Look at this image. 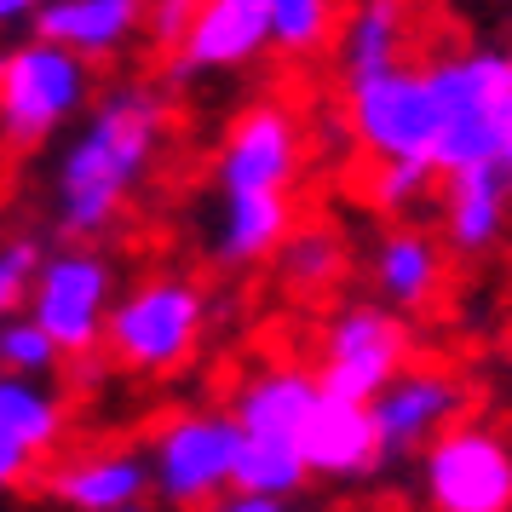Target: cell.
<instances>
[{
	"instance_id": "8",
	"label": "cell",
	"mask_w": 512,
	"mask_h": 512,
	"mask_svg": "<svg viewBox=\"0 0 512 512\" xmlns=\"http://www.w3.org/2000/svg\"><path fill=\"white\" fill-rule=\"evenodd\" d=\"M236 449H242V432L231 409H179L162 420L150 443V489L167 507H213L236 478Z\"/></svg>"
},
{
	"instance_id": "25",
	"label": "cell",
	"mask_w": 512,
	"mask_h": 512,
	"mask_svg": "<svg viewBox=\"0 0 512 512\" xmlns=\"http://www.w3.org/2000/svg\"><path fill=\"white\" fill-rule=\"evenodd\" d=\"M64 357L52 346L41 328L29 323V317H12V323H0V374H18V380H47Z\"/></svg>"
},
{
	"instance_id": "2",
	"label": "cell",
	"mask_w": 512,
	"mask_h": 512,
	"mask_svg": "<svg viewBox=\"0 0 512 512\" xmlns=\"http://www.w3.org/2000/svg\"><path fill=\"white\" fill-rule=\"evenodd\" d=\"M432 87L443 104V133H438V156L432 173L455 179L472 167H501V127L512 110V64L507 52L495 47H466V52H443L426 64Z\"/></svg>"
},
{
	"instance_id": "23",
	"label": "cell",
	"mask_w": 512,
	"mask_h": 512,
	"mask_svg": "<svg viewBox=\"0 0 512 512\" xmlns=\"http://www.w3.org/2000/svg\"><path fill=\"white\" fill-rule=\"evenodd\" d=\"M305 484H311V472H305V461H300V443L242 438L231 489H242V495H271V501H294Z\"/></svg>"
},
{
	"instance_id": "33",
	"label": "cell",
	"mask_w": 512,
	"mask_h": 512,
	"mask_svg": "<svg viewBox=\"0 0 512 512\" xmlns=\"http://www.w3.org/2000/svg\"><path fill=\"white\" fill-rule=\"evenodd\" d=\"M507 64H512V41H507Z\"/></svg>"
},
{
	"instance_id": "16",
	"label": "cell",
	"mask_w": 512,
	"mask_h": 512,
	"mask_svg": "<svg viewBox=\"0 0 512 512\" xmlns=\"http://www.w3.org/2000/svg\"><path fill=\"white\" fill-rule=\"evenodd\" d=\"M35 41L75 52L81 64L116 58L133 47V35L144 29V6L139 0H47L35 6Z\"/></svg>"
},
{
	"instance_id": "15",
	"label": "cell",
	"mask_w": 512,
	"mask_h": 512,
	"mask_svg": "<svg viewBox=\"0 0 512 512\" xmlns=\"http://www.w3.org/2000/svg\"><path fill=\"white\" fill-rule=\"evenodd\" d=\"M317 369L300 363H265V369L242 374V386L231 397V420L242 438H271V443H300L305 420L317 409Z\"/></svg>"
},
{
	"instance_id": "29",
	"label": "cell",
	"mask_w": 512,
	"mask_h": 512,
	"mask_svg": "<svg viewBox=\"0 0 512 512\" xmlns=\"http://www.w3.org/2000/svg\"><path fill=\"white\" fill-rule=\"evenodd\" d=\"M202 512H288V501H271V495H242V489H225L213 507Z\"/></svg>"
},
{
	"instance_id": "4",
	"label": "cell",
	"mask_w": 512,
	"mask_h": 512,
	"mask_svg": "<svg viewBox=\"0 0 512 512\" xmlns=\"http://www.w3.org/2000/svg\"><path fill=\"white\" fill-rule=\"evenodd\" d=\"M202 334H208V294H202V282L162 271V277L133 282L116 300L110 328H104V346H110V357L121 369H133V374H173L196 357Z\"/></svg>"
},
{
	"instance_id": "10",
	"label": "cell",
	"mask_w": 512,
	"mask_h": 512,
	"mask_svg": "<svg viewBox=\"0 0 512 512\" xmlns=\"http://www.w3.org/2000/svg\"><path fill=\"white\" fill-rule=\"evenodd\" d=\"M420 495L432 512H512V443L461 420L432 449H420Z\"/></svg>"
},
{
	"instance_id": "26",
	"label": "cell",
	"mask_w": 512,
	"mask_h": 512,
	"mask_svg": "<svg viewBox=\"0 0 512 512\" xmlns=\"http://www.w3.org/2000/svg\"><path fill=\"white\" fill-rule=\"evenodd\" d=\"M41 248L18 236V242H0V323H12L18 311H29V288H35V271H41Z\"/></svg>"
},
{
	"instance_id": "5",
	"label": "cell",
	"mask_w": 512,
	"mask_h": 512,
	"mask_svg": "<svg viewBox=\"0 0 512 512\" xmlns=\"http://www.w3.org/2000/svg\"><path fill=\"white\" fill-rule=\"evenodd\" d=\"M346 93L351 139L374 156V167H432L443 133V104L426 64H403L374 81L340 87Z\"/></svg>"
},
{
	"instance_id": "13",
	"label": "cell",
	"mask_w": 512,
	"mask_h": 512,
	"mask_svg": "<svg viewBox=\"0 0 512 512\" xmlns=\"http://www.w3.org/2000/svg\"><path fill=\"white\" fill-rule=\"evenodd\" d=\"M300 461L311 478L328 484H351L386 466V443L374 432L369 403H346V397H317V409L300 432Z\"/></svg>"
},
{
	"instance_id": "27",
	"label": "cell",
	"mask_w": 512,
	"mask_h": 512,
	"mask_svg": "<svg viewBox=\"0 0 512 512\" xmlns=\"http://www.w3.org/2000/svg\"><path fill=\"white\" fill-rule=\"evenodd\" d=\"M432 185H438V173H432V167H374L369 196H374V208H380V213H403L409 202H420Z\"/></svg>"
},
{
	"instance_id": "6",
	"label": "cell",
	"mask_w": 512,
	"mask_h": 512,
	"mask_svg": "<svg viewBox=\"0 0 512 512\" xmlns=\"http://www.w3.org/2000/svg\"><path fill=\"white\" fill-rule=\"evenodd\" d=\"M415 357V334L409 323L386 311L380 300H351L323 323V351H317V386L323 397H346V403H374Z\"/></svg>"
},
{
	"instance_id": "12",
	"label": "cell",
	"mask_w": 512,
	"mask_h": 512,
	"mask_svg": "<svg viewBox=\"0 0 512 512\" xmlns=\"http://www.w3.org/2000/svg\"><path fill=\"white\" fill-rule=\"evenodd\" d=\"M369 409H374V432L386 443V461H392V455H409V449H432L449 426H461L466 386L449 369L415 363V369L397 374Z\"/></svg>"
},
{
	"instance_id": "7",
	"label": "cell",
	"mask_w": 512,
	"mask_h": 512,
	"mask_svg": "<svg viewBox=\"0 0 512 512\" xmlns=\"http://www.w3.org/2000/svg\"><path fill=\"white\" fill-rule=\"evenodd\" d=\"M116 300V265L98 248H58L35 271L24 317L58 346V357H87L104 346Z\"/></svg>"
},
{
	"instance_id": "22",
	"label": "cell",
	"mask_w": 512,
	"mask_h": 512,
	"mask_svg": "<svg viewBox=\"0 0 512 512\" xmlns=\"http://www.w3.org/2000/svg\"><path fill=\"white\" fill-rule=\"evenodd\" d=\"M271 265H277V282L294 300H323L346 277V242L328 225H294V236L277 248Z\"/></svg>"
},
{
	"instance_id": "18",
	"label": "cell",
	"mask_w": 512,
	"mask_h": 512,
	"mask_svg": "<svg viewBox=\"0 0 512 512\" xmlns=\"http://www.w3.org/2000/svg\"><path fill=\"white\" fill-rule=\"evenodd\" d=\"M512 225V173L507 167H472L443 179V231L455 254H489L501 248Z\"/></svg>"
},
{
	"instance_id": "19",
	"label": "cell",
	"mask_w": 512,
	"mask_h": 512,
	"mask_svg": "<svg viewBox=\"0 0 512 512\" xmlns=\"http://www.w3.org/2000/svg\"><path fill=\"white\" fill-rule=\"evenodd\" d=\"M334 64H340V87L403 70L409 64V12L392 0H369V6L346 12V24L334 35Z\"/></svg>"
},
{
	"instance_id": "20",
	"label": "cell",
	"mask_w": 512,
	"mask_h": 512,
	"mask_svg": "<svg viewBox=\"0 0 512 512\" xmlns=\"http://www.w3.org/2000/svg\"><path fill=\"white\" fill-rule=\"evenodd\" d=\"M369 277H374L380 305L403 317V311H415V305H426L432 294H438L443 248L426 231H415V225H397V231H386L380 242H374Z\"/></svg>"
},
{
	"instance_id": "14",
	"label": "cell",
	"mask_w": 512,
	"mask_h": 512,
	"mask_svg": "<svg viewBox=\"0 0 512 512\" xmlns=\"http://www.w3.org/2000/svg\"><path fill=\"white\" fill-rule=\"evenodd\" d=\"M64 438V397L41 380L0 374V495L24 484Z\"/></svg>"
},
{
	"instance_id": "32",
	"label": "cell",
	"mask_w": 512,
	"mask_h": 512,
	"mask_svg": "<svg viewBox=\"0 0 512 512\" xmlns=\"http://www.w3.org/2000/svg\"><path fill=\"white\" fill-rule=\"evenodd\" d=\"M127 512H156V507H150V501H139V507H127Z\"/></svg>"
},
{
	"instance_id": "9",
	"label": "cell",
	"mask_w": 512,
	"mask_h": 512,
	"mask_svg": "<svg viewBox=\"0 0 512 512\" xmlns=\"http://www.w3.org/2000/svg\"><path fill=\"white\" fill-rule=\"evenodd\" d=\"M305 133L300 116L282 98H259L225 127L219 139V202H248V196H288L294 202V179H300Z\"/></svg>"
},
{
	"instance_id": "31",
	"label": "cell",
	"mask_w": 512,
	"mask_h": 512,
	"mask_svg": "<svg viewBox=\"0 0 512 512\" xmlns=\"http://www.w3.org/2000/svg\"><path fill=\"white\" fill-rule=\"evenodd\" d=\"M501 167L512 173V110H507V127H501Z\"/></svg>"
},
{
	"instance_id": "3",
	"label": "cell",
	"mask_w": 512,
	"mask_h": 512,
	"mask_svg": "<svg viewBox=\"0 0 512 512\" xmlns=\"http://www.w3.org/2000/svg\"><path fill=\"white\" fill-rule=\"evenodd\" d=\"M81 110H93V64L52 41H12L0 47V144L41 150L58 139Z\"/></svg>"
},
{
	"instance_id": "30",
	"label": "cell",
	"mask_w": 512,
	"mask_h": 512,
	"mask_svg": "<svg viewBox=\"0 0 512 512\" xmlns=\"http://www.w3.org/2000/svg\"><path fill=\"white\" fill-rule=\"evenodd\" d=\"M24 18H35V6H29V0H0V29L24 24Z\"/></svg>"
},
{
	"instance_id": "17",
	"label": "cell",
	"mask_w": 512,
	"mask_h": 512,
	"mask_svg": "<svg viewBox=\"0 0 512 512\" xmlns=\"http://www.w3.org/2000/svg\"><path fill=\"white\" fill-rule=\"evenodd\" d=\"M47 489L70 512H127L150 501V461L133 449H87L52 466Z\"/></svg>"
},
{
	"instance_id": "11",
	"label": "cell",
	"mask_w": 512,
	"mask_h": 512,
	"mask_svg": "<svg viewBox=\"0 0 512 512\" xmlns=\"http://www.w3.org/2000/svg\"><path fill=\"white\" fill-rule=\"evenodd\" d=\"M265 47H271V0H208L196 6L185 41L167 52V70L173 81L231 75L248 70Z\"/></svg>"
},
{
	"instance_id": "21",
	"label": "cell",
	"mask_w": 512,
	"mask_h": 512,
	"mask_svg": "<svg viewBox=\"0 0 512 512\" xmlns=\"http://www.w3.org/2000/svg\"><path fill=\"white\" fill-rule=\"evenodd\" d=\"M288 236H294V202H288V196L219 202V219H213V259H219V265H259V259H277V248Z\"/></svg>"
},
{
	"instance_id": "1",
	"label": "cell",
	"mask_w": 512,
	"mask_h": 512,
	"mask_svg": "<svg viewBox=\"0 0 512 512\" xmlns=\"http://www.w3.org/2000/svg\"><path fill=\"white\" fill-rule=\"evenodd\" d=\"M167 139V98L150 81H116L93 98L75 139L52 167V225L70 248H87L121 219L150 179Z\"/></svg>"
},
{
	"instance_id": "24",
	"label": "cell",
	"mask_w": 512,
	"mask_h": 512,
	"mask_svg": "<svg viewBox=\"0 0 512 512\" xmlns=\"http://www.w3.org/2000/svg\"><path fill=\"white\" fill-rule=\"evenodd\" d=\"M340 29H334V6L328 0H271V47L288 58L323 52Z\"/></svg>"
},
{
	"instance_id": "28",
	"label": "cell",
	"mask_w": 512,
	"mask_h": 512,
	"mask_svg": "<svg viewBox=\"0 0 512 512\" xmlns=\"http://www.w3.org/2000/svg\"><path fill=\"white\" fill-rule=\"evenodd\" d=\"M190 18H196V6H185V0H162V6H150V12H144V29L156 35V47H162V52H173L179 41H185Z\"/></svg>"
}]
</instances>
